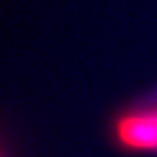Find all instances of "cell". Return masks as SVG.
<instances>
[{"label": "cell", "mask_w": 157, "mask_h": 157, "mask_svg": "<svg viewBox=\"0 0 157 157\" xmlns=\"http://www.w3.org/2000/svg\"><path fill=\"white\" fill-rule=\"evenodd\" d=\"M117 136L130 149L157 151V112L122 117L117 124Z\"/></svg>", "instance_id": "1"}]
</instances>
